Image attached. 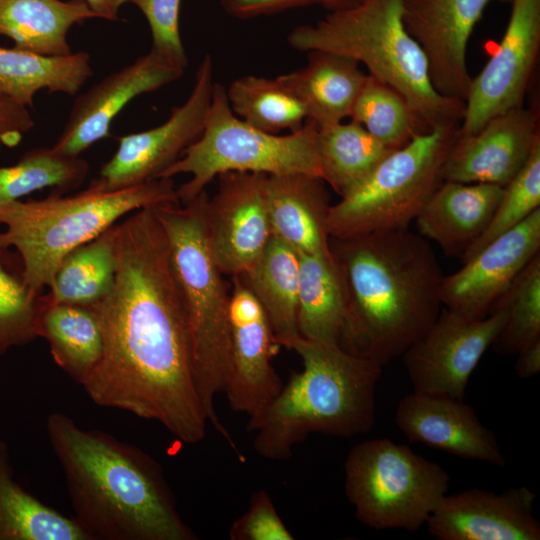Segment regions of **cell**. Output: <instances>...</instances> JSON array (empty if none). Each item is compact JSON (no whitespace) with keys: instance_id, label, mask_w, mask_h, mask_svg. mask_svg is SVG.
<instances>
[{"instance_id":"cell-23","label":"cell","mask_w":540,"mask_h":540,"mask_svg":"<svg viewBox=\"0 0 540 540\" xmlns=\"http://www.w3.org/2000/svg\"><path fill=\"white\" fill-rule=\"evenodd\" d=\"M325 182L306 174L267 175L272 236L298 254L331 256Z\"/></svg>"},{"instance_id":"cell-41","label":"cell","mask_w":540,"mask_h":540,"mask_svg":"<svg viewBox=\"0 0 540 540\" xmlns=\"http://www.w3.org/2000/svg\"><path fill=\"white\" fill-rule=\"evenodd\" d=\"M34 126L27 107L0 93V152L17 146Z\"/></svg>"},{"instance_id":"cell-17","label":"cell","mask_w":540,"mask_h":540,"mask_svg":"<svg viewBox=\"0 0 540 540\" xmlns=\"http://www.w3.org/2000/svg\"><path fill=\"white\" fill-rule=\"evenodd\" d=\"M540 252V208L444 276L441 302L469 319L486 317L527 263Z\"/></svg>"},{"instance_id":"cell-14","label":"cell","mask_w":540,"mask_h":540,"mask_svg":"<svg viewBox=\"0 0 540 540\" xmlns=\"http://www.w3.org/2000/svg\"><path fill=\"white\" fill-rule=\"evenodd\" d=\"M266 174L225 172L216 193L207 198L204 220L212 257L224 275L251 267L272 238Z\"/></svg>"},{"instance_id":"cell-37","label":"cell","mask_w":540,"mask_h":540,"mask_svg":"<svg viewBox=\"0 0 540 540\" xmlns=\"http://www.w3.org/2000/svg\"><path fill=\"white\" fill-rule=\"evenodd\" d=\"M0 247V356L38 337L40 295L25 283L22 269L10 263Z\"/></svg>"},{"instance_id":"cell-45","label":"cell","mask_w":540,"mask_h":540,"mask_svg":"<svg viewBox=\"0 0 540 540\" xmlns=\"http://www.w3.org/2000/svg\"><path fill=\"white\" fill-rule=\"evenodd\" d=\"M363 0H321V6L330 11L350 8Z\"/></svg>"},{"instance_id":"cell-4","label":"cell","mask_w":540,"mask_h":540,"mask_svg":"<svg viewBox=\"0 0 540 540\" xmlns=\"http://www.w3.org/2000/svg\"><path fill=\"white\" fill-rule=\"evenodd\" d=\"M303 369L293 372L279 394L249 417L253 449L268 460H287L312 433L353 437L375 424L376 388L383 366L352 355L338 344L299 336L289 346Z\"/></svg>"},{"instance_id":"cell-3","label":"cell","mask_w":540,"mask_h":540,"mask_svg":"<svg viewBox=\"0 0 540 540\" xmlns=\"http://www.w3.org/2000/svg\"><path fill=\"white\" fill-rule=\"evenodd\" d=\"M65 475L74 519L91 540H195L161 466L141 449L69 415L46 419Z\"/></svg>"},{"instance_id":"cell-7","label":"cell","mask_w":540,"mask_h":540,"mask_svg":"<svg viewBox=\"0 0 540 540\" xmlns=\"http://www.w3.org/2000/svg\"><path fill=\"white\" fill-rule=\"evenodd\" d=\"M206 190L186 203L152 207L170 244L173 274L181 295L192 349L196 389L208 422L239 453L218 419L215 398L230 370V290L210 252L204 220Z\"/></svg>"},{"instance_id":"cell-33","label":"cell","mask_w":540,"mask_h":540,"mask_svg":"<svg viewBox=\"0 0 540 540\" xmlns=\"http://www.w3.org/2000/svg\"><path fill=\"white\" fill-rule=\"evenodd\" d=\"M226 96L237 117L264 132L293 133L307 121L302 102L277 77H239L229 85Z\"/></svg>"},{"instance_id":"cell-35","label":"cell","mask_w":540,"mask_h":540,"mask_svg":"<svg viewBox=\"0 0 540 540\" xmlns=\"http://www.w3.org/2000/svg\"><path fill=\"white\" fill-rule=\"evenodd\" d=\"M88 170L89 164L80 156L67 157L51 147L34 148L17 163L0 167V206L44 188L58 193L77 188Z\"/></svg>"},{"instance_id":"cell-28","label":"cell","mask_w":540,"mask_h":540,"mask_svg":"<svg viewBox=\"0 0 540 540\" xmlns=\"http://www.w3.org/2000/svg\"><path fill=\"white\" fill-rule=\"evenodd\" d=\"M92 74L90 55L84 51L49 56L0 47V93L25 107L33 106L42 89L76 95Z\"/></svg>"},{"instance_id":"cell-6","label":"cell","mask_w":540,"mask_h":540,"mask_svg":"<svg viewBox=\"0 0 540 540\" xmlns=\"http://www.w3.org/2000/svg\"><path fill=\"white\" fill-rule=\"evenodd\" d=\"M167 203H180L173 178H155L118 189L86 190L41 200H17L0 206V247L14 248L27 286L37 295L49 287L63 258L94 239L127 214Z\"/></svg>"},{"instance_id":"cell-21","label":"cell","mask_w":540,"mask_h":540,"mask_svg":"<svg viewBox=\"0 0 540 540\" xmlns=\"http://www.w3.org/2000/svg\"><path fill=\"white\" fill-rule=\"evenodd\" d=\"M395 422L411 442L467 460L506 465L496 435L464 400L413 390L399 401Z\"/></svg>"},{"instance_id":"cell-36","label":"cell","mask_w":540,"mask_h":540,"mask_svg":"<svg viewBox=\"0 0 540 540\" xmlns=\"http://www.w3.org/2000/svg\"><path fill=\"white\" fill-rule=\"evenodd\" d=\"M496 307L507 312L491 346L496 353L516 355L540 339V252L521 270L492 309Z\"/></svg>"},{"instance_id":"cell-40","label":"cell","mask_w":540,"mask_h":540,"mask_svg":"<svg viewBox=\"0 0 540 540\" xmlns=\"http://www.w3.org/2000/svg\"><path fill=\"white\" fill-rule=\"evenodd\" d=\"M231 540H293V534L283 523L269 494L258 490L250 497L247 511L236 519L230 529Z\"/></svg>"},{"instance_id":"cell-31","label":"cell","mask_w":540,"mask_h":540,"mask_svg":"<svg viewBox=\"0 0 540 540\" xmlns=\"http://www.w3.org/2000/svg\"><path fill=\"white\" fill-rule=\"evenodd\" d=\"M117 223L69 252L49 286L55 302L91 306L113 288L117 269Z\"/></svg>"},{"instance_id":"cell-2","label":"cell","mask_w":540,"mask_h":540,"mask_svg":"<svg viewBox=\"0 0 540 540\" xmlns=\"http://www.w3.org/2000/svg\"><path fill=\"white\" fill-rule=\"evenodd\" d=\"M344 292L338 345L384 366L415 343L441 311L443 273L426 238L398 228L330 237Z\"/></svg>"},{"instance_id":"cell-1","label":"cell","mask_w":540,"mask_h":540,"mask_svg":"<svg viewBox=\"0 0 540 540\" xmlns=\"http://www.w3.org/2000/svg\"><path fill=\"white\" fill-rule=\"evenodd\" d=\"M116 228L113 288L89 306L103 353L81 386L99 406L157 421L181 442L198 443L208 420L167 233L152 208L132 212Z\"/></svg>"},{"instance_id":"cell-39","label":"cell","mask_w":540,"mask_h":540,"mask_svg":"<svg viewBox=\"0 0 540 540\" xmlns=\"http://www.w3.org/2000/svg\"><path fill=\"white\" fill-rule=\"evenodd\" d=\"M144 14L152 35V50L170 64L185 69L188 58L179 31L181 0H127Z\"/></svg>"},{"instance_id":"cell-24","label":"cell","mask_w":540,"mask_h":540,"mask_svg":"<svg viewBox=\"0 0 540 540\" xmlns=\"http://www.w3.org/2000/svg\"><path fill=\"white\" fill-rule=\"evenodd\" d=\"M307 64L277 76L302 102L307 121L318 128L344 121L367 75L352 58L328 51H308Z\"/></svg>"},{"instance_id":"cell-13","label":"cell","mask_w":540,"mask_h":540,"mask_svg":"<svg viewBox=\"0 0 540 540\" xmlns=\"http://www.w3.org/2000/svg\"><path fill=\"white\" fill-rule=\"evenodd\" d=\"M511 12L496 52L471 79L458 133L470 135L490 119L523 106L540 53V0H510Z\"/></svg>"},{"instance_id":"cell-34","label":"cell","mask_w":540,"mask_h":540,"mask_svg":"<svg viewBox=\"0 0 540 540\" xmlns=\"http://www.w3.org/2000/svg\"><path fill=\"white\" fill-rule=\"evenodd\" d=\"M349 118L392 150L431 131L399 91L369 74Z\"/></svg>"},{"instance_id":"cell-19","label":"cell","mask_w":540,"mask_h":540,"mask_svg":"<svg viewBox=\"0 0 540 540\" xmlns=\"http://www.w3.org/2000/svg\"><path fill=\"white\" fill-rule=\"evenodd\" d=\"M540 142L539 111L524 106L490 119L470 135L456 132L443 180L506 186Z\"/></svg>"},{"instance_id":"cell-20","label":"cell","mask_w":540,"mask_h":540,"mask_svg":"<svg viewBox=\"0 0 540 540\" xmlns=\"http://www.w3.org/2000/svg\"><path fill=\"white\" fill-rule=\"evenodd\" d=\"M535 499L525 486L503 493L473 487L446 494L425 525L438 540H539Z\"/></svg>"},{"instance_id":"cell-12","label":"cell","mask_w":540,"mask_h":540,"mask_svg":"<svg viewBox=\"0 0 540 540\" xmlns=\"http://www.w3.org/2000/svg\"><path fill=\"white\" fill-rule=\"evenodd\" d=\"M506 315L503 307L482 319L441 309L430 328L402 354L414 391L464 400L468 381Z\"/></svg>"},{"instance_id":"cell-10","label":"cell","mask_w":540,"mask_h":540,"mask_svg":"<svg viewBox=\"0 0 540 540\" xmlns=\"http://www.w3.org/2000/svg\"><path fill=\"white\" fill-rule=\"evenodd\" d=\"M344 474L345 494L357 520L375 530H419L451 480L441 465L388 438L353 446Z\"/></svg>"},{"instance_id":"cell-27","label":"cell","mask_w":540,"mask_h":540,"mask_svg":"<svg viewBox=\"0 0 540 540\" xmlns=\"http://www.w3.org/2000/svg\"><path fill=\"white\" fill-rule=\"evenodd\" d=\"M299 254L272 236L257 261L236 275L262 306L279 346L300 335L297 324Z\"/></svg>"},{"instance_id":"cell-26","label":"cell","mask_w":540,"mask_h":540,"mask_svg":"<svg viewBox=\"0 0 540 540\" xmlns=\"http://www.w3.org/2000/svg\"><path fill=\"white\" fill-rule=\"evenodd\" d=\"M91 18L97 17L84 0H0V35L42 55L71 54L68 31Z\"/></svg>"},{"instance_id":"cell-15","label":"cell","mask_w":540,"mask_h":540,"mask_svg":"<svg viewBox=\"0 0 540 540\" xmlns=\"http://www.w3.org/2000/svg\"><path fill=\"white\" fill-rule=\"evenodd\" d=\"M492 1L403 0L404 26L422 50L439 94L465 102L472 79L466 64L468 41Z\"/></svg>"},{"instance_id":"cell-30","label":"cell","mask_w":540,"mask_h":540,"mask_svg":"<svg viewBox=\"0 0 540 540\" xmlns=\"http://www.w3.org/2000/svg\"><path fill=\"white\" fill-rule=\"evenodd\" d=\"M316 145L322 180L340 197L359 186L394 151L352 120L318 128Z\"/></svg>"},{"instance_id":"cell-8","label":"cell","mask_w":540,"mask_h":540,"mask_svg":"<svg viewBox=\"0 0 540 540\" xmlns=\"http://www.w3.org/2000/svg\"><path fill=\"white\" fill-rule=\"evenodd\" d=\"M317 131L318 127L309 121L286 135L259 130L232 112L225 87L214 83L200 136L158 178L191 175L177 188L180 203L192 200L225 172L306 174L322 179Z\"/></svg>"},{"instance_id":"cell-22","label":"cell","mask_w":540,"mask_h":540,"mask_svg":"<svg viewBox=\"0 0 540 540\" xmlns=\"http://www.w3.org/2000/svg\"><path fill=\"white\" fill-rule=\"evenodd\" d=\"M503 191L496 184L443 180L414 220L419 235L461 258L487 228Z\"/></svg>"},{"instance_id":"cell-42","label":"cell","mask_w":540,"mask_h":540,"mask_svg":"<svg viewBox=\"0 0 540 540\" xmlns=\"http://www.w3.org/2000/svg\"><path fill=\"white\" fill-rule=\"evenodd\" d=\"M224 11L238 19H250L288 9L321 5V0H220Z\"/></svg>"},{"instance_id":"cell-16","label":"cell","mask_w":540,"mask_h":540,"mask_svg":"<svg viewBox=\"0 0 540 540\" xmlns=\"http://www.w3.org/2000/svg\"><path fill=\"white\" fill-rule=\"evenodd\" d=\"M231 278V356L223 393L233 411L251 417L263 410L283 387L271 363L280 346L255 296L237 276Z\"/></svg>"},{"instance_id":"cell-44","label":"cell","mask_w":540,"mask_h":540,"mask_svg":"<svg viewBox=\"0 0 540 540\" xmlns=\"http://www.w3.org/2000/svg\"><path fill=\"white\" fill-rule=\"evenodd\" d=\"M97 18L119 20V9L127 0H84Z\"/></svg>"},{"instance_id":"cell-43","label":"cell","mask_w":540,"mask_h":540,"mask_svg":"<svg viewBox=\"0 0 540 540\" xmlns=\"http://www.w3.org/2000/svg\"><path fill=\"white\" fill-rule=\"evenodd\" d=\"M516 355L514 370L517 377L528 379L540 372V339Z\"/></svg>"},{"instance_id":"cell-11","label":"cell","mask_w":540,"mask_h":540,"mask_svg":"<svg viewBox=\"0 0 540 540\" xmlns=\"http://www.w3.org/2000/svg\"><path fill=\"white\" fill-rule=\"evenodd\" d=\"M213 86V63L207 54L197 68L194 86L186 101L173 107L162 124L117 138V150L88 186L118 190L158 178L200 136Z\"/></svg>"},{"instance_id":"cell-32","label":"cell","mask_w":540,"mask_h":540,"mask_svg":"<svg viewBox=\"0 0 540 540\" xmlns=\"http://www.w3.org/2000/svg\"><path fill=\"white\" fill-rule=\"evenodd\" d=\"M297 324L303 338L338 344L344 292L331 256L299 254Z\"/></svg>"},{"instance_id":"cell-9","label":"cell","mask_w":540,"mask_h":540,"mask_svg":"<svg viewBox=\"0 0 540 540\" xmlns=\"http://www.w3.org/2000/svg\"><path fill=\"white\" fill-rule=\"evenodd\" d=\"M458 127L438 126L392 151L359 186L330 206V237L408 228L443 181Z\"/></svg>"},{"instance_id":"cell-18","label":"cell","mask_w":540,"mask_h":540,"mask_svg":"<svg viewBox=\"0 0 540 540\" xmlns=\"http://www.w3.org/2000/svg\"><path fill=\"white\" fill-rule=\"evenodd\" d=\"M183 73L184 69L170 64L151 49L79 95L51 148L67 157H79L110 135L112 121L131 100L178 80Z\"/></svg>"},{"instance_id":"cell-25","label":"cell","mask_w":540,"mask_h":540,"mask_svg":"<svg viewBox=\"0 0 540 540\" xmlns=\"http://www.w3.org/2000/svg\"><path fill=\"white\" fill-rule=\"evenodd\" d=\"M37 330L38 337L47 341L54 362L82 385L103 353L102 333L92 308L55 302L41 294Z\"/></svg>"},{"instance_id":"cell-38","label":"cell","mask_w":540,"mask_h":540,"mask_svg":"<svg viewBox=\"0 0 540 540\" xmlns=\"http://www.w3.org/2000/svg\"><path fill=\"white\" fill-rule=\"evenodd\" d=\"M540 208V142L522 169L504 186L503 195L483 234L461 256L462 263L499 235Z\"/></svg>"},{"instance_id":"cell-29","label":"cell","mask_w":540,"mask_h":540,"mask_svg":"<svg viewBox=\"0 0 540 540\" xmlns=\"http://www.w3.org/2000/svg\"><path fill=\"white\" fill-rule=\"evenodd\" d=\"M0 540H91L74 518L39 501L14 479L0 441Z\"/></svg>"},{"instance_id":"cell-5","label":"cell","mask_w":540,"mask_h":540,"mask_svg":"<svg viewBox=\"0 0 540 540\" xmlns=\"http://www.w3.org/2000/svg\"><path fill=\"white\" fill-rule=\"evenodd\" d=\"M402 13L403 0H363L294 28L287 41L298 51H328L363 64L369 75L407 99L428 130L460 124L465 102L433 88L425 56L407 32Z\"/></svg>"}]
</instances>
